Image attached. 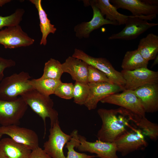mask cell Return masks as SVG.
I'll return each instance as SVG.
<instances>
[{
	"mask_svg": "<svg viewBox=\"0 0 158 158\" xmlns=\"http://www.w3.org/2000/svg\"><path fill=\"white\" fill-rule=\"evenodd\" d=\"M97 112L102 120V125L97 136L98 140L102 141L114 142L127 131L137 128L133 122L134 113L123 108H101Z\"/></svg>",
	"mask_w": 158,
	"mask_h": 158,
	"instance_id": "1",
	"label": "cell"
},
{
	"mask_svg": "<svg viewBox=\"0 0 158 158\" xmlns=\"http://www.w3.org/2000/svg\"><path fill=\"white\" fill-rule=\"evenodd\" d=\"M28 106L42 119L44 124V134L46 132V120L48 118L50 121L51 127L59 121V114L54 108V103L49 96L43 95L32 88L20 96Z\"/></svg>",
	"mask_w": 158,
	"mask_h": 158,
	"instance_id": "2",
	"label": "cell"
},
{
	"mask_svg": "<svg viewBox=\"0 0 158 158\" xmlns=\"http://www.w3.org/2000/svg\"><path fill=\"white\" fill-rule=\"evenodd\" d=\"M31 78L28 73L22 71L4 78L0 83V99L14 101L19 95L33 88L30 83Z\"/></svg>",
	"mask_w": 158,
	"mask_h": 158,
	"instance_id": "3",
	"label": "cell"
},
{
	"mask_svg": "<svg viewBox=\"0 0 158 158\" xmlns=\"http://www.w3.org/2000/svg\"><path fill=\"white\" fill-rule=\"evenodd\" d=\"M157 17L156 15L142 16H128L125 27L118 33L111 35L109 40H130L135 39L149 29L158 25V23H150Z\"/></svg>",
	"mask_w": 158,
	"mask_h": 158,
	"instance_id": "4",
	"label": "cell"
},
{
	"mask_svg": "<svg viewBox=\"0 0 158 158\" xmlns=\"http://www.w3.org/2000/svg\"><path fill=\"white\" fill-rule=\"evenodd\" d=\"M72 56L81 60L88 65L93 66L103 72L114 84L124 89L125 81L121 72L116 70L106 59L92 56L82 50L77 48L74 49Z\"/></svg>",
	"mask_w": 158,
	"mask_h": 158,
	"instance_id": "5",
	"label": "cell"
},
{
	"mask_svg": "<svg viewBox=\"0 0 158 158\" xmlns=\"http://www.w3.org/2000/svg\"><path fill=\"white\" fill-rule=\"evenodd\" d=\"M28 106L20 96L13 101L0 99V124L3 126L18 125Z\"/></svg>",
	"mask_w": 158,
	"mask_h": 158,
	"instance_id": "6",
	"label": "cell"
},
{
	"mask_svg": "<svg viewBox=\"0 0 158 158\" xmlns=\"http://www.w3.org/2000/svg\"><path fill=\"white\" fill-rule=\"evenodd\" d=\"M114 142L116 145L117 151L123 156L135 151L143 150L148 145L144 135L137 128L127 131Z\"/></svg>",
	"mask_w": 158,
	"mask_h": 158,
	"instance_id": "7",
	"label": "cell"
},
{
	"mask_svg": "<svg viewBox=\"0 0 158 158\" xmlns=\"http://www.w3.org/2000/svg\"><path fill=\"white\" fill-rule=\"evenodd\" d=\"M47 141L44 144V150L52 158H66L63 148L71 139V136L61 130L59 121L51 127Z\"/></svg>",
	"mask_w": 158,
	"mask_h": 158,
	"instance_id": "8",
	"label": "cell"
},
{
	"mask_svg": "<svg viewBox=\"0 0 158 158\" xmlns=\"http://www.w3.org/2000/svg\"><path fill=\"white\" fill-rule=\"evenodd\" d=\"M100 102L119 106L140 116L145 117L143 107L133 90H124L122 93L110 95Z\"/></svg>",
	"mask_w": 158,
	"mask_h": 158,
	"instance_id": "9",
	"label": "cell"
},
{
	"mask_svg": "<svg viewBox=\"0 0 158 158\" xmlns=\"http://www.w3.org/2000/svg\"><path fill=\"white\" fill-rule=\"evenodd\" d=\"M125 80L124 90H134L148 84L158 83V72L143 68L133 71H121Z\"/></svg>",
	"mask_w": 158,
	"mask_h": 158,
	"instance_id": "10",
	"label": "cell"
},
{
	"mask_svg": "<svg viewBox=\"0 0 158 158\" xmlns=\"http://www.w3.org/2000/svg\"><path fill=\"white\" fill-rule=\"evenodd\" d=\"M35 40L23 30L19 25L0 30V44L6 49H15L32 45Z\"/></svg>",
	"mask_w": 158,
	"mask_h": 158,
	"instance_id": "11",
	"label": "cell"
},
{
	"mask_svg": "<svg viewBox=\"0 0 158 158\" xmlns=\"http://www.w3.org/2000/svg\"><path fill=\"white\" fill-rule=\"evenodd\" d=\"M110 1L117 9L128 10L133 16L157 15L158 14L157 0H111Z\"/></svg>",
	"mask_w": 158,
	"mask_h": 158,
	"instance_id": "12",
	"label": "cell"
},
{
	"mask_svg": "<svg viewBox=\"0 0 158 158\" xmlns=\"http://www.w3.org/2000/svg\"><path fill=\"white\" fill-rule=\"evenodd\" d=\"M6 135L15 141L23 145L31 150L39 147L37 135L34 130L17 125L0 126V139Z\"/></svg>",
	"mask_w": 158,
	"mask_h": 158,
	"instance_id": "13",
	"label": "cell"
},
{
	"mask_svg": "<svg viewBox=\"0 0 158 158\" xmlns=\"http://www.w3.org/2000/svg\"><path fill=\"white\" fill-rule=\"evenodd\" d=\"M88 84L90 93L84 105L90 110L96 109L99 102L104 98L124 90L117 85L107 82L88 83Z\"/></svg>",
	"mask_w": 158,
	"mask_h": 158,
	"instance_id": "14",
	"label": "cell"
},
{
	"mask_svg": "<svg viewBox=\"0 0 158 158\" xmlns=\"http://www.w3.org/2000/svg\"><path fill=\"white\" fill-rule=\"evenodd\" d=\"M79 139L80 144L76 148L80 152L95 153L100 158H119L114 142H104L98 140L95 142H90L85 137L79 135Z\"/></svg>",
	"mask_w": 158,
	"mask_h": 158,
	"instance_id": "15",
	"label": "cell"
},
{
	"mask_svg": "<svg viewBox=\"0 0 158 158\" xmlns=\"http://www.w3.org/2000/svg\"><path fill=\"white\" fill-rule=\"evenodd\" d=\"M93 12L92 19L88 22H84L76 25L74 30L76 37L80 39L87 38L93 30L104 25L110 24L118 25V23L106 19L102 15L99 9L90 1H88Z\"/></svg>",
	"mask_w": 158,
	"mask_h": 158,
	"instance_id": "16",
	"label": "cell"
},
{
	"mask_svg": "<svg viewBox=\"0 0 158 158\" xmlns=\"http://www.w3.org/2000/svg\"><path fill=\"white\" fill-rule=\"evenodd\" d=\"M146 113L158 110V83L148 84L133 90Z\"/></svg>",
	"mask_w": 158,
	"mask_h": 158,
	"instance_id": "17",
	"label": "cell"
},
{
	"mask_svg": "<svg viewBox=\"0 0 158 158\" xmlns=\"http://www.w3.org/2000/svg\"><path fill=\"white\" fill-rule=\"evenodd\" d=\"M89 65L81 60L72 56L68 57L62 64L63 73L69 74L75 81L88 83Z\"/></svg>",
	"mask_w": 158,
	"mask_h": 158,
	"instance_id": "18",
	"label": "cell"
},
{
	"mask_svg": "<svg viewBox=\"0 0 158 158\" xmlns=\"http://www.w3.org/2000/svg\"><path fill=\"white\" fill-rule=\"evenodd\" d=\"M31 151L10 138L0 140V158H28Z\"/></svg>",
	"mask_w": 158,
	"mask_h": 158,
	"instance_id": "19",
	"label": "cell"
},
{
	"mask_svg": "<svg viewBox=\"0 0 158 158\" xmlns=\"http://www.w3.org/2000/svg\"><path fill=\"white\" fill-rule=\"evenodd\" d=\"M90 1L99 10L102 15L109 20L118 23V25L125 24L128 16L119 13L117 8L111 3L109 0H92Z\"/></svg>",
	"mask_w": 158,
	"mask_h": 158,
	"instance_id": "20",
	"label": "cell"
},
{
	"mask_svg": "<svg viewBox=\"0 0 158 158\" xmlns=\"http://www.w3.org/2000/svg\"><path fill=\"white\" fill-rule=\"evenodd\" d=\"M137 49L147 61L154 59L158 53V35L152 33L148 34L140 40Z\"/></svg>",
	"mask_w": 158,
	"mask_h": 158,
	"instance_id": "21",
	"label": "cell"
},
{
	"mask_svg": "<svg viewBox=\"0 0 158 158\" xmlns=\"http://www.w3.org/2000/svg\"><path fill=\"white\" fill-rule=\"evenodd\" d=\"M29 1L34 4L37 8L40 21V26L42 37L40 42L41 45H46L47 38L50 33L54 34L57 29L54 25L51 24L47 17V15L43 9L41 0H30Z\"/></svg>",
	"mask_w": 158,
	"mask_h": 158,
	"instance_id": "22",
	"label": "cell"
},
{
	"mask_svg": "<svg viewBox=\"0 0 158 158\" xmlns=\"http://www.w3.org/2000/svg\"><path fill=\"white\" fill-rule=\"evenodd\" d=\"M148 62L142 57L137 49L129 51L125 54L121 67L123 70L133 71L147 67Z\"/></svg>",
	"mask_w": 158,
	"mask_h": 158,
	"instance_id": "23",
	"label": "cell"
},
{
	"mask_svg": "<svg viewBox=\"0 0 158 158\" xmlns=\"http://www.w3.org/2000/svg\"><path fill=\"white\" fill-rule=\"evenodd\" d=\"M62 82L61 80H56L40 77L33 79L30 83L33 88L41 94L49 96L54 94L58 86Z\"/></svg>",
	"mask_w": 158,
	"mask_h": 158,
	"instance_id": "24",
	"label": "cell"
},
{
	"mask_svg": "<svg viewBox=\"0 0 158 158\" xmlns=\"http://www.w3.org/2000/svg\"><path fill=\"white\" fill-rule=\"evenodd\" d=\"M133 122L136 127L140 129L144 135L151 139L156 140L158 137V126L147 119L145 117L135 114Z\"/></svg>",
	"mask_w": 158,
	"mask_h": 158,
	"instance_id": "25",
	"label": "cell"
},
{
	"mask_svg": "<svg viewBox=\"0 0 158 158\" xmlns=\"http://www.w3.org/2000/svg\"><path fill=\"white\" fill-rule=\"evenodd\" d=\"M63 73L62 64L58 60L51 58L45 63L43 73L41 77L61 80Z\"/></svg>",
	"mask_w": 158,
	"mask_h": 158,
	"instance_id": "26",
	"label": "cell"
},
{
	"mask_svg": "<svg viewBox=\"0 0 158 158\" xmlns=\"http://www.w3.org/2000/svg\"><path fill=\"white\" fill-rule=\"evenodd\" d=\"M71 138L66 144L65 147L68 150L67 155L66 158H94L97 155H90L83 153L78 152L75 150L80 144L78 132L74 130L71 134Z\"/></svg>",
	"mask_w": 158,
	"mask_h": 158,
	"instance_id": "27",
	"label": "cell"
},
{
	"mask_svg": "<svg viewBox=\"0 0 158 158\" xmlns=\"http://www.w3.org/2000/svg\"><path fill=\"white\" fill-rule=\"evenodd\" d=\"M90 93L88 83L75 81L74 85L73 98L74 102L78 105H84Z\"/></svg>",
	"mask_w": 158,
	"mask_h": 158,
	"instance_id": "28",
	"label": "cell"
},
{
	"mask_svg": "<svg viewBox=\"0 0 158 158\" xmlns=\"http://www.w3.org/2000/svg\"><path fill=\"white\" fill-rule=\"evenodd\" d=\"M23 8H17L15 12L8 16H0V30L4 27H8L19 25L25 13Z\"/></svg>",
	"mask_w": 158,
	"mask_h": 158,
	"instance_id": "29",
	"label": "cell"
},
{
	"mask_svg": "<svg viewBox=\"0 0 158 158\" xmlns=\"http://www.w3.org/2000/svg\"><path fill=\"white\" fill-rule=\"evenodd\" d=\"M88 82V83L107 82L114 83L104 73L95 67L89 65Z\"/></svg>",
	"mask_w": 158,
	"mask_h": 158,
	"instance_id": "30",
	"label": "cell"
},
{
	"mask_svg": "<svg viewBox=\"0 0 158 158\" xmlns=\"http://www.w3.org/2000/svg\"><path fill=\"white\" fill-rule=\"evenodd\" d=\"M74 84L72 83L62 82L58 86L54 94L57 96L66 99L73 98Z\"/></svg>",
	"mask_w": 158,
	"mask_h": 158,
	"instance_id": "31",
	"label": "cell"
},
{
	"mask_svg": "<svg viewBox=\"0 0 158 158\" xmlns=\"http://www.w3.org/2000/svg\"><path fill=\"white\" fill-rule=\"evenodd\" d=\"M16 62L11 59H6L0 56V81L3 79L5 69L15 66Z\"/></svg>",
	"mask_w": 158,
	"mask_h": 158,
	"instance_id": "32",
	"label": "cell"
},
{
	"mask_svg": "<svg viewBox=\"0 0 158 158\" xmlns=\"http://www.w3.org/2000/svg\"><path fill=\"white\" fill-rule=\"evenodd\" d=\"M28 158H52L41 148L39 147L31 151Z\"/></svg>",
	"mask_w": 158,
	"mask_h": 158,
	"instance_id": "33",
	"label": "cell"
},
{
	"mask_svg": "<svg viewBox=\"0 0 158 158\" xmlns=\"http://www.w3.org/2000/svg\"><path fill=\"white\" fill-rule=\"evenodd\" d=\"M11 1L10 0H0V6H2L5 4Z\"/></svg>",
	"mask_w": 158,
	"mask_h": 158,
	"instance_id": "34",
	"label": "cell"
},
{
	"mask_svg": "<svg viewBox=\"0 0 158 158\" xmlns=\"http://www.w3.org/2000/svg\"><path fill=\"white\" fill-rule=\"evenodd\" d=\"M154 59V61L152 65V67L153 66H154L158 63V55L156 56Z\"/></svg>",
	"mask_w": 158,
	"mask_h": 158,
	"instance_id": "35",
	"label": "cell"
}]
</instances>
